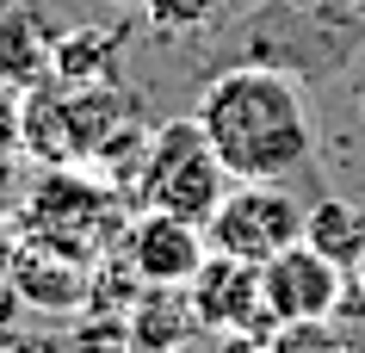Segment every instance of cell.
<instances>
[{"instance_id": "3957f363", "label": "cell", "mask_w": 365, "mask_h": 353, "mask_svg": "<svg viewBox=\"0 0 365 353\" xmlns=\"http://www.w3.org/2000/svg\"><path fill=\"white\" fill-rule=\"evenodd\" d=\"M136 186H143V211H168L205 230L211 211L223 205V193H230V174H223L217 149L205 143L198 118H168L143 143V180Z\"/></svg>"}, {"instance_id": "9a60e30c", "label": "cell", "mask_w": 365, "mask_h": 353, "mask_svg": "<svg viewBox=\"0 0 365 353\" xmlns=\"http://www.w3.org/2000/svg\"><path fill=\"white\" fill-rule=\"evenodd\" d=\"M346 304L365 316V267H359V273H346Z\"/></svg>"}, {"instance_id": "4fadbf2b", "label": "cell", "mask_w": 365, "mask_h": 353, "mask_svg": "<svg viewBox=\"0 0 365 353\" xmlns=\"http://www.w3.org/2000/svg\"><path fill=\"white\" fill-rule=\"evenodd\" d=\"M149 19L161 31H192V25L217 19V0H149Z\"/></svg>"}, {"instance_id": "7a4b0ae2", "label": "cell", "mask_w": 365, "mask_h": 353, "mask_svg": "<svg viewBox=\"0 0 365 353\" xmlns=\"http://www.w3.org/2000/svg\"><path fill=\"white\" fill-rule=\"evenodd\" d=\"M365 44V13L353 0H254L248 13H235L211 38V75L254 62V68H279L291 81H334Z\"/></svg>"}, {"instance_id": "9c48e42d", "label": "cell", "mask_w": 365, "mask_h": 353, "mask_svg": "<svg viewBox=\"0 0 365 353\" xmlns=\"http://www.w3.org/2000/svg\"><path fill=\"white\" fill-rule=\"evenodd\" d=\"M304 242L316 248L322 260H334L341 273H359L365 267V211L353 205V198H316L304 217Z\"/></svg>"}, {"instance_id": "8992f818", "label": "cell", "mask_w": 365, "mask_h": 353, "mask_svg": "<svg viewBox=\"0 0 365 353\" xmlns=\"http://www.w3.org/2000/svg\"><path fill=\"white\" fill-rule=\"evenodd\" d=\"M211 242L198 223L186 217H168V211H143L130 230V273L149 285V292H186L192 273L205 267Z\"/></svg>"}, {"instance_id": "7c38bea8", "label": "cell", "mask_w": 365, "mask_h": 353, "mask_svg": "<svg viewBox=\"0 0 365 353\" xmlns=\"http://www.w3.org/2000/svg\"><path fill=\"white\" fill-rule=\"evenodd\" d=\"M260 353H353L334 322H279Z\"/></svg>"}, {"instance_id": "ba28073f", "label": "cell", "mask_w": 365, "mask_h": 353, "mask_svg": "<svg viewBox=\"0 0 365 353\" xmlns=\"http://www.w3.org/2000/svg\"><path fill=\"white\" fill-rule=\"evenodd\" d=\"M13 292H19L25 310L43 316H68L87 304V273L62 255L56 242H25L19 260H13Z\"/></svg>"}, {"instance_id": "277c9868", "label": "cell", "mask_w": 365, "mask_h": 353, "mask_svg": "<svg viewBox=\"0 0 365 353\" xmlns=\"http://www.w3.org/2000/svg\"><path fill=\"white\" fill-rule=\"evenodd\" d=\"M304 217H309V205H297V193L285 180H230L223 205L205 223V242H211V255L267 267L291 242H304Z\"/></svg>"}, {"instance_id": "6da1fadb", "label": "cell", "mask_w": 365, "mask_h": 353, "mask_svg": "<svg viewBox=\"0 0 365 353\" xmlns=\"http://www.w3.org/2000/svg\"><path fill=\"white\" fill-rule=\"evenodd\" d=\"M198 131L217 149L230 180H297L316 161V124H309L304 87L279 68H217L198 87Z\"/></svg>"}, {"instance_id": "8fae6325", "label": "cell", "mask_w": 365, "mask_h": 353, "mask_svg": "<svg viewBox=\"0 0 365 353\" xmlns=\"http://www.w3.org/2000/svg\"><path fill=\"white\" fill-rule=\"evenodd\" d=\"M56 75L62 81H112L118 75V31H68V38L56 44Z\"/></svg>"}, {"instance_id": "52a82bcc", "label": "cell", "mask_w": 365, "mask_h": 353, "mask_svg": "<svg viewBox=\"0 0 365 353\" xmlns=\"http://www.w3.org/2000/svg\"><path fill=\"white\" fill-rule=\"evenodd\" d=\"M186 304H192L198 329H248V322H260V267H248V260H230V255H205V267L192 273V285H186Z\"/></svg>"}, {"instance_id": "5bb4252c", "label": "cell", "mask_w": 365, "mask_h": 353, "mask_svg": "<svg viewBox=\"0 0 365 353\" xmlns=\"http://www.w3.org/2000/svg\"><path fill=\"white\" fill-rule=\"evenodd\" d=\"M19 230H13V223H6V217H0V292H6V285H13V260H19Z\"/></svg>"}, {"instance_id": "30bf717a", "label": "cell", "mask_w": 365, "mask_h": 353, "mask_svg": "<svg viewBox=\"0 0 365 353\" xmlns=\"http://www.w3.org/2000/svg\"><path fill=\"white\" fill-rule=\"evenodd\" d=\"M50 31H43L31 13H0V75L13 81H31V75H50Z\"/></svg>"}, {"instance_id": "5b68a950", "label": "cell", "mask_w": 365, "mask_h": 353, "mask_svg": "<svg viewBox=\"0 0 365 353\" xmlns=\"http://www.w3.org/2000/svg\"><path fill=\"white\" fill-rule=\"evenodd\" d=\"M346 304V273L322 260L309 242H291L285 255L260 267V310L267 322H328Z\"/></svg>"}, {"instance_id": "2e32d148", "label": "cell", "mask_w": 365, "mask_h": 353, "mask_svg": "<svg viewBox=\"0 0 365 353\" xmlns=\"http://www.w3.org/2000/svg\"><path fill=\"white\" fill-rule=\"evenodd\" d=\"M13 347H19V334H0V353H13Z\"/></svg>"}, {"instance_id": "e0dca14e", "label": "cell", "mask_w": 365, "mask_h": 353, "mask_svg": "<svg viewBox=\"0 0 365 353\" xmlns=\"http://www.w3.org/2000/svg\"><path fill=\"white\" fill-rule=\"evenodd\" d=\"M359 99H365V87H359Z\"/></svg>"}]
</instances>
